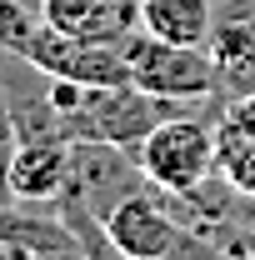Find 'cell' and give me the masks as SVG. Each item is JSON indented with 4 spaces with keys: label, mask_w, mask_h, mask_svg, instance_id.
I'll return each mask as SVG.
<instances>
[{
    "label": "cell",
    "mask_w": 255,
    "mask_h": 260,
    "mask_svg": "<svg viewBox=\"0 0 255 260\" xmlns=\"http://www.w3.org/2000/svg\"><path fill=\"white\" fill-rule=\"evenodd\" d=\"M190 105H205V100H190ZM175 110V115H165L130 155L140 165V175H145V185H155L160 195H170V200H180V195H190L195 185H205L210 175H215V115H200V110Z\"/></svg>",
    "instance_id": "obj_1"
},
{
    "label": "cell",
    "mask_w": 255,
    "mask_h": 260,
    "mask_svg": "<svg viewBox=\"0 0 255 260\" xmlns=\"http://www.w3.org/2000/svg\"><path fill=\"white\" fill-rule=\"evenodd\" d=\"M130 65V85H140L145 95L160 100H215L220 95V75L205 45H170L150 30H135L120 45Z\"/></svg>",
    "instance_id": "obj_2"
},
{
    "label": "cell",
    "mask_w": 255,
    "mask_h": 260,
    "mask_svg": "<svg viewBox=\"0 0 255 260\" xmlns=\"http://www.w3.org/2000/svg\"><path fill=\"white\" fill-rule=\"evenodd\" d=\"M20 60L30 65L35 75L45 80H70V85H130V65L120 45H105V40H80V35H65L55 25H35V35L25 40Z\"/></svg>",
    "instance_id": "obj_3"
},
{
    "label": "cell",
    "mask_w": 255,
    "mask_h": 260,
    "mask_svg": "<svg viewBox=\"0 0 255 260\" xmlns=\"http://www.w3.org/2000/svg\"><path fill=\"white\" fill-rule=\"evenodd\" d=\"M5 185L20 205L60 200V190L70 185V140H55V135L15 140L5 155Z\"/></svg>",
    "instance_id": "obj_4"
},
{
    "label": "cell",
    "mask_w": 255,
    "mask_h": 260,
    "mask_svg": "<svg viewBox=\"0 0 255 260\" xmlns=\"http://www.w3.org/2000/svg\"><path fill=\"white\" fill-rule=\"evenodd\" d=\"M140 10L145 0H40V20L80 40H105V45H125L140 30Z\"/></svg>",
    "instance_id": "obj_5"
},
{
    "label": "cell",
    "mask_w": 255,
    "mask_h": 260,
    "mask_svg": "<svg viewBox=\"0 0 255 260\" xmlns=\"http://www.w3.org/2000/svg\"><path fill=\"white\" fill-rule=\"evenodd\" d=\"M215 175L255 205V95H235L215 115Z\"/></svg>",
    "instance_id": "obj_6"
},
{
    "label": "cell",
    "mask_w": 255,
    "mask_h": 260,
    "mask_svg": "<svg viewBox=\"0 0 255 260\" xmlns=\"http://www.w3.org/2000/svg\"><path fill=\"white\" fill-rule=\"evenodd\" d=\"M210 60L220 75V95H255V15H220L210 35Z\"/></svg>",
    "instance_id": "obj_7"
},
{
    "label": "cell",
    "mask_w": 255,
    "mask_h": 260,
    "mask_svg": "<svg viewBox=\"0 0 255 260\" xmlns=\"http://www.w3.org/2000/svg\"><path fill=\"white\" fill-rule=\"evenodd\" d=\"M215 20L220 15L210 0H145L140 10V30L160 35L170 45H210Z\"/></svg>",
    "instance_id": "obj_8"
},
{
    "label": "cell",
    "mask_w": 255,
    "mask_h": 260,
    "mask_svg": "<svg viewBox=\"0 0 255 260\" xmlns=\"http://www.w3.org/2000/svg\"><path fill=\"white\" fill-rule=\"evenodd\" d=\"M35 25H40V10H30V0H0V50L5 55H20Z\"/></svg>",
    "instance_id": "obj_9"
},
{
    "label": "cell",
    "mask_w": 255,
    "mask_h": 260,
    "mask_svg": "<svg viewBox=\"0 0 255 260\" xmlns=\"http://www.w3.org/2000/svg\"><path fill=\"white\" fill-rule=\"evenodd\" d=\"M10 145H15V125H10V110L0 105V160L10 155Z\"/></svg>",
    "instance_id": "obj_10"
},
{
    "label": "cell",
    "mask_w": 255,
    "mask_h": 260,
    "mask_svg": "<svg viewBox=\"0 0 255 260\" xmlns=\"http://www.w3.org/2000/svg\"><path fill=\"white\" fill-rule=\"evenodd\" d=\"M0 260H15V250H10V245H0Z\"/></svg>",
    "instance_id": "obj_11"
}]
</instances>
